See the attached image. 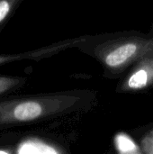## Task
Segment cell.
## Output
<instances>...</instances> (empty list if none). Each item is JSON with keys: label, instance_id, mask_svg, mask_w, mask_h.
Segmentation results:
<instances>
[{"label": "cell", "instance_id": "obj_1", "mask_svg": "<svg viewBox=\"0 0 153 154\" xmlns=\"http://www.w3.org/2000/svg\"><path fill=\"white\" fill-rule=\"evenodd\" d=\"M136 51L134 44H125L114 51L106 58V63L109 66H117L129 59Z\"/></svg>", "mask_w": 153, "mask_h": 154}, {"label": "cell", "instance_id": "obj_3", "mask_svg": "<svg viewBox=\"0 0 153 154\" xmlns=\"http://www.w3.org/2000/svg\"><path fill=\"white\" fill-rule=\"evenodd\" d=\"M19 2L20 0H0V30L12 15V13Z\"/></svg>", "mask_w": 153, "mask_h": 154}, {"label": "cell", "instance_id": "obj_4", "mask_svg": "<svg viewBox=\"0 0 153 154\" xmlns=\"http://www.w3.org/2000/svg\"><path fill=\"white\" fill-rule=\"evenodd\" d=\"M117 147L122 152H132L135 150V145L133 141L128 138L126 135L120 134L116 138Z\"/></svg>", "mask_w": 153, "mask_h": 154}, {"label": "cell", "instance_id": "obj_6", "mask_svg": "<svg viewBox=\"0 0 153 154\" xmlns=\"http://www.w3.org/2000/svg\"><path fill=\"white\" fill-rule=\"evenodd\" d=\"M18 84L17 79L14 78H6V77H0V95L13 90L14 88Z\"/></svg>", "mask_w": 153, "mask_h": 154}, {"label": "cell", "instance_id": "obj_2", "mask_svg": "<svg viewBox=\"0 0 153 154\" xmlns=\"http://www.w3.org/2000/svg\"><path fill=\"white\" fill-rule=\"evenodd\" d=\"M18 153H56L50 146L33 140L23 142L17 148Z\"/></svg>", "mask_w": 153, "mask_h": 154}, {"label": "cell", "instance_id": "obj_7", "mask_svg": "<svg viewBox=\"0 0 153 154\" xmlns=\"http://www.w3.org/2000/svg\"><path fill=\"white\" fill-rule=\"evenodd\" d=\"M0 153H8V152H6V151H0Z\"/></svg>", "mask_w": 153, "mask_h": 154}, {"label": "cell", "instance_id": "obj_5", "mask_svg": "<svg viewBox=\"0 0 153 154\" xmlns=\"http://www.w3.org/2000/svg\"><path fill=\"white\" fill-rule=\"evenodd\" d=\"M147 83V73L144 70H140L133 74L129 80V86L132 88H143Z\"/></svg>", "mask_w": 153, "mask_h": 154}]
</instances>
